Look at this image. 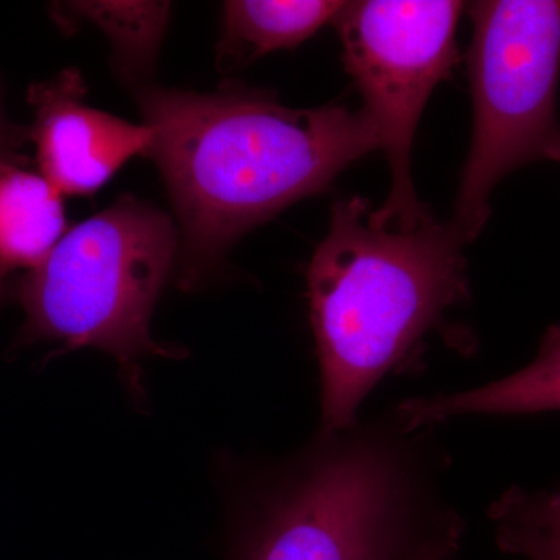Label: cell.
<instances>
[{
    "label": "cell",
    "mask_w": 560,
    "mask_h": 560,
    "mask_svg": "<svg viewBox=\"0 0 560 560\" xmlns=\"http://www.w3.org/2000/svg\"><path fill=\"white\" fill-rule=\"evenodd\" d=\"M131 91L151 131L143 156L160 168L178 221L183 290L197 289L243 235L382 149L363 109L289 108L235 83L210 94Z\"/></svg>",
    "instance_id": "cell-1"
},
{
    "label": "cell",
    "mask_w": 560,
    "mask_h": 560,
    "mask_svg": "<svg viewBox=\"0 0 560 560\" xmlns=\"http://www.w3.org/2000/svg\"><path fill=\"white\" fill-rule=\"evenodd\" d=\"M451 455L436 429L390 410L340 431L268 478L230 560H427L463 548L445 492Z\"/></svg>",
    "instance_id": "cell-2"
},
{
    "label": "cell",
    "mask_w": 560,
    "mask_h": 560,
    "mask_svg": "<svg viewBox=\"0 0 560 560\" xmlns=\"http://www.w3.org/2000/svg\"><path fill=\"white\" fill-rule=\"evenodd\" d=\"M464 243L453 221L394 231L364 198L335 202L307 272L319 431L353 425L386 377L422 368L431 335L470 300Z\"/></svg>",
    "instance_id": "cell-3"
},
{
    "label": "cell",
    "mask_w": 560,
    "mask_h": 560,
    "mask_svg": "<svg viewBox=\"0 0 560 560\" xmlns=\"http://www.w3.org/2000/svg\"><path fill=\"white\" fill-rule=\"evenodd\" d=\"M178 254L179 232L171 217L121 195L66 232L46 260L14 285L25 316L18 348L60 341L65 349L105 350L139 393L140 360L184 353L153 340L150 329Z\"/></svg>",
    "instance_id": "cell-4"
},
{
    "label": "cell",
    "mask_w": 560,
    "mask_h": 560,
    "mask_svg": "<svg viewBox=\"0 0 560 560\" xmlns=\"http://www.w3.org/2000/svg\"><path fill=\"white\" fill-rule=\"evenodd\" d=\"M470 18L474 135L452 220L466 243L485 230L501 179L560 162V0H486Z\"/></svg>",
    "instance_id": "cell-5"
},
{
    "label": "cell",
    "mask_w": 560,
    "mask_h": 560,
    "mask_svg": "<svg viewBox=\"0 0 560 560\" xmlns=\"http://www.w3.org/2000/svg\"><path fill=\"white\" fill-rule=\"evenodd\" d=\"M463 10L455 0H363L345 2L334 21L345 68L388 158L390 190L374 217L389 230L415 231L430 217L412 183V142L431 92L459 61Z\"/></svg>",
    "instance_id": "cell-6"
},
{
    "label": "cell",
    "mask_w": 560,
    "mask_h": 560,
    "mask_svg": "<svg viewBox=\"0 0 560 560\" xmlns=\"http://www.w3.org/2000/svg\"><path fill=\"white\" fill-rule=\"evenodd\" d=\"M86 91L79 69L62 70L28 90V140L35 143L40 175L61 195L94 194L151 143L145 125L86 105Z\"/></svg>",
    "instance_id": "cell-7"
},
{
    "label": "cell",
    "mask_w": 560,
    "mask_h": 560,
    "mask_svg": "<svg viewBox=\"0 0 560 560\" xmlns=\"http://www.w3.org/2000/svg\"><path fill=\"white\" fill-rule=\"evenodd\" d=\"M393 410L412 429H438L448 420L477 416L560 412V324L545 331L536 359L508 377L470 389L408 397Z\"/></svg>",
    "instance_id": "cell-8"
},
{
    "label": "cell",
    "mask_w": 560,
    "mask_h": 560,
    "mask_svg": "<svg viewBox=\"0 0 560 560\" xmlns=\"http://www.w3.org/2000/svg\"><path fill=\"white\" fill-rule=\"evenodd\" d=\"M27 160L0 161V289L38 268L66 234L62 195Z\"/></svg>",
    "instance_id": "cell-9"
},
{
    "label": "cell",
    "mask_w": 560,
    "mask_h": 560,
    "mask_svg": "<svg viewBox=\"0 0 560 560\" xmlns=\"http://www.w3.org/2000/svg\"><path fill=\"white\" fill-rule=\"evenodd\" d=\"M345 2L305 0H230L223 3V28L217 62L220 70L249 65L280 49H294L327 22L337 20Z\"/></svg>",
    "instance_id": "cell-10"
},
{
    "label": "cell",
    "mask_w": 560,
    "mask_h": 560,
    "mask_svg": "<svg viewBox=\"0 0 560 560\" xmlns=\"http://www.w3.org/2000/svg\"><path fill=\"white\" fill-rule=\"evenodd\" d=\"M55 21L65 31L75 22H91L108 36L113 68L130 90L147 84L160 51L168 16V2H65L55 3Z\"/></svg>",
    "instance_id": "cell-11"
},
{
    "label": "cell",
    "mask_w": 560,
    "mask_h": 560,
    "mask_svg": "<svg viewBox=\"0 0 560 560\" xmlns=\"http://www.w3.org/2000/svg\"><path fill=\"white\" fill-rule=\"evenodd\" d=\"M489 521L504 555L525 544L560 551V486L548 490L512 486L490 504Z\"/></svg>",
    "instance_id": "cell-12"
},
{
    "label": "cell",
    "mask_w": 560,
    "mask_h": 560,
    "mask_svg": "<svg viewBox=\"0 0 560 560\" xmlns=\"http://www.w3.org/2000/svg\"><path fill=\"white\" fill-rule=\"evenodd\" d=\"M27 140V128L18 127L9 120L0 94V161L25 160L20 150Z\"/></svg>",
    "instance_id": "cell-13"
},
{
    "label": "cell",
    "mask_w": 560,
    "mask_h": 560,
    "mask_svg": "<svg viewBox=\"0 0 560 560\" xmlns=\"http://www.w3.org/2000/svg\"><path fill=\"white\" fill-rule=\"evenodd\" d=\"M510 556H517L525 560H560V551L556 548L540 544H525L511 551Z\"/></svg>",
    "instance_id": "cell-14"
},
{
    "label": "cell",
    "mask_w": 560,
    "mask_h": 560,
    "mask_svg": "<svg viewBox=\"0 0 560 560\" xmlns=\"http://www.w3.org/2000/svg\"><path fill=\"white\" fill-rule=\"evenodd\" d=\"M460 558L459 551H445L440 552V555L431 556V558L427 560H456Z\"/></svg>",
    "instance_id": "cell-15"
},
{
    "label": "cell",
    "mask_w": 560,
    "mask_h": 560,
    "mask_svg": "<svg viewBox=\"0 0 560 560\" xmlns=\"http://www.w3.org/2000/svg\"><path fill=\"white\" fill-rule=\"evenodd\" d=\"M10 294V289H0V305L3 304V301L7 300V296Z\"/></svg>",
    "instance_id": "cell-16"
},
{
    "label": "cell",
    "mask_w": 560,
    "mask_h": 560,
    "mask_svg": "<svg viewBox=\"0 0 560 560\" xmlns=\"http://www.w3.org/2000/svg\"><path fill=\"white\" fill-rule=\"evenodd\" d=\"M456 560H460V559H456Z\"/></svg>",
    "instance_id": "cell-17"
}]
</instances>
